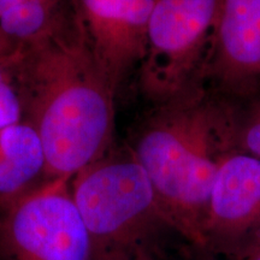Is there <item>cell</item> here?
<instances>
[{"label":"cell","mask_w":260,"mask_h":260,"mask_svg":"<svg viewBox=\"0 0 260 260\" xmlns=\"http://www.w3.org/2000/svg\"><path fill=\"white\" fill-rule=\"evenodd\" d=\"M201 80L236 102L260 93V0H222Z\"/></svg>","instance_id":"ba28073f"},{"label":"cell","mask_w":260,"mask_h":260,"mask_svg":"<svg viewBox=\"0 0 260 260\" xmlns=\"http://www.w3.org/2000/svg\"><path fill=\"white\" fill-rule=\"evenodd\" d=\"M15 46V42L10 40L4 32H3L2 29H0V58L8 56L10 52L14 50Z\"/></svg>","instance_id":"5bb4252c"},{"label":"cell","mask_w":260,"mask_h":260,"mask_svg":"<svg viewBox=\"0 0 260 260\" xmlns=\"http://www.w3.org/2000/svg\"><path fill=\"white\" fill-rule=\"evenodd\" d=\"M186 260H222L220 256L214 254L205 247L191 245V252L186 256Z\"/></svg>","instance_id":"4fadbf2b"},{"label":"cell","mask_w":260,"mask_h":260,"mask_svg":"<svg viewBox=\"0 0 260 260\" xmlns=\"http://www.w3.org/2000/svg\"><path fill=\"white\" fill-rule=\"evenodd\" d=\"M222 0H157L139 68L142 93L155 104L203 79L216 40Z\"/></svg>","instance_id":"277c9868"},{"label":"cell","mask_w":260,"mask_h":260,"mask_svg":"<svg viewBox=\"0 0 260 260\" xmlns=\"http://www.w3.org/2000/svg\"><path fill=\"white\" fill-rule=\"evenodd\" d=\"M157 0H74L75 15L116 92L139 69Z\"/></svg>","instance_id":"8992f818"},{"label":"cell","mask_w":260,"mask_h":260,"mask_svg":"<svg viewBox=\"0 0 260 260\" xmlns=\"http://www.w3.org/2000/svg\"><path fill=\"white\" fill-rule=\"evenodd\" d=\"M237 151V102L200 80L154 109L132 153L147 172L182 239L205 247L204 224L214 178ZM239 152V151H237Z\"/></svg>","instance_id":"7a4b0ae2"},{"label":"cell","mask_w":260,"mask_h":260,"mask_svg":"<svg viewBox=\"0 0 260 260\" xmlns=\"http://www.w3.org/2000/svg\"><path fill=\"white\" fill-rule=\"evenodd\" d=\"M237 151L260 159V93L237 102Z\"/></svg>","instance_id":"30bf717a"},{"label":"cell","mask_w":260,"mask_h":260,"mask_svg":"<svg viewBox=\"0 0 260 260\" xmlns=\"http://www.w3.org/2000/svg\"><path fill=\"white\" fill-rule=\"evenodd\" d=\"M6 57L0 58V130L22 122V106Z\"/></svg>","instance_id":"8fae6325"},{"label":"cell","mask_w":260,"mask_h":260,"mask_svg":"<svg viewBox=\"0 0 260 260\" xmlns=\"http://www.w3.org/2000/svg\"><path fill=\"white\" fill-rule=\"evenodd\" d=\"M260 232V159L234 152L214 178L204 224L205 248L224 256Z\"/></svg>","instance_id":"52a82bcc"},{"label":"cell","mask_w":260,"mask_h":260,"mask_svg":"<svg viewBox=\"0 0 260 260\" xmlns=\"http://www.w3.org/2000/svg\"><path fill=\"white\" fill-rule=\"evenodd\" d=\"M70 188L98 260H133L140 253L160 259L162 236L180 235L132 152L106 154L80 171Z\"/></svg>","instance_id":"3957f363"},{"label":"cell","mask_w":260,"mask_h":260,"mask_svg":"<svg viewBox=\"0 0 260 260\" xmlns=\"http://www.w3.org/2000/svg\"><path fill=\"white\" fill-rule=\"evenodd\" d=\"M24 122L40 136L45 181L73 178L105 157L115 129L116 89L76 15L53 24L6 57Z\"/></svg>","instance_id":"6da1fadb"},{"label":"cell","mask_w":260,"mask_h":260,"mask_svg":"<svg viewBox=\"0 0 260 260\" xmlns=\"http://www.w3.org/2000/svg\"><path fill=\"white\" fill-rule=\"evenodd\" d=\"M40 2L45 3V4L48 5V6H51V8L58 9V5H59L60 0H40Z\"/></svg>","instance_id":"2e32d148"},{"label":"cell","mask_w":260,"mask_h":260,"mask_svg":"<svg viewBox=\"0 0 260 260\" xmlns=\"http://www.w3.org/2000/svg\"><path fill=\"white\" fill-rule=\"evenodd\" d=\"M133 260H159L157 256L149 254V253H140Z\"/></svg>","instance_id":"9a60e30c"},{"label":"cell","mask_w":260,"mask_h":260,"mask_svg":"<svg viewBox=\"0 0 260 260\" xmlns=\"http://www.w3.org/2000/svg\"><path fill=\"white\" fill-rule=\"evenodd\" d=\"M222 258L223 260H260V232L248 237Z\"/></svg>","instance_id":"7c38bea8"},{"label":"cell","mask_w":260,"mask_h":260,"mask_svg":"<svg viewBox=\"0 0 260 260\" xmlns=\"http://www.w3.org/2000/svg\"><path fill=\"white\" fill-rule=\"evenodd\" d=\"M45 170L42 142L30 124L23 121L0 130V205L39 186Z\"/></svg>","instance_id":"9c48e42d"},{"label":"cell","mask_w":260,"mask_h":260,"mask_svg":"<svg viewBox=\"0 0 260 260\" xmlns=\"http://www.w3.org/2000/svg\"><path fill=\"white\" fill-rule=\"evenodd\" d=\"M71 180H46L0 205V260H98Z\"/></svg>","instance_id":"5b68a950"}]
</instances>
